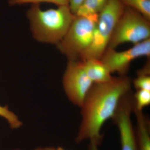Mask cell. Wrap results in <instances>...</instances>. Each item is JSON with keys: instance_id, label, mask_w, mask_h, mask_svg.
<instances>
[{"instance_id": "obj_1", "label": "cell", "mask_w": 150, "mask_h": 150, "mask_svg": "<svg viewBox=\"0 0 150 150\" xmlns=\"http://www.w3.org/2000/svg\"><path fill=\"white\" fill-rule=\"evenodd\" d=\"M131 83L130 78L125 76L93 83L81 108L82 120L75 139L77 143L88 140L101 144L102 127L113 118L123 98L130 93Z\"/></svg>"}, {"instance_id": "obj_2", "label": "cell", "mask_w": 150, "mask_h": 150, "mask_svg": "<svg viewBox=\"0 0 150 150\" xmlns=\"http://www.w3.org/2000/svg\"><path fill=\"white\" fill-rule=\"evenodd\" d=\"M27 15L34 38L56 45L64 37L76 16L69 6L43 10L38 4H32Z\"/></svg>"}, {"instance_id": "obj_3", "label": "cell", "mask_w": 150, "mask_h": 150, "mask_svg": "<svg viewBox=\"0 0 150 150\" xmlns=\"http://www.w3.org/2000/svg\"><path fill=\"white\" fill-rule=\"evenodd\" d=\"M125 7L120 0H108L98 13V20L91 43L82 54L79 60L101 59L108 47L115 25Z\"/></svg>"}, {"instance_id": "obj_4", "label": "cell", "mask_w": 150, "mask_h": 150, "mask_svg": "<svg viewBox=\"0 0 150 150\" xmlns=\"http://www.w3.org/2000/svg\"><path fill=\"white\" fill-rule=\"evenodd\" d=\"M98 18V14L75 16L66 35L56 45L69 60H79L82 54L90 45Z\"/></svg>"}, {"instance_id": "obj_5", "label": "cell", "mask_w": 150, "mask_h": 150, "mask_svg": "<svg viewBox=\"0 0 150 150\" xmlns=\"http://www.w3.org/2000/svg\"><path fill=\"white\" fill-rule=\"evenodd\" d=\"M150 21L139 12L125 6L115 25L108 48L115 49L127 42L135 45L149 39Z\"/></svg>"}, {"instance_id": "obj_6", "label": "cell", "mask_w": 150, "mask_h": 150, "mask_svg": "<svg viewBox=\"0 0 150 150\" xmlns=\"http://www.w3.org/2000/svg\"><path fill=\"white\" fill-rule=\"evenodd\" d=\"M65 93L73 104L81 108L93 83L86 74L80 60H69L63 80Z\"/></svg>"}, {"instance_id": "obj_7", "label": "cell", "mask_w": 150, "mask_h": 150, "mask_svg": "<svg viewBox=\"0 0 150 150\" xmlns=\"http://www.w3.org/2000/svg\"><path fill=\"white\" fill-rule=\"evenodd\" d=\"M150 57V38L135 44L131 48L122 51L107 48L100 60L112 74L118 73L120 76H126L131 62L139 57Z\"/></svg>"}, {"instance_id": "obj_8", "label": "cell", "mask_w": 150, "mask_h": 150, "mask_svg": "<svg viewBox=\"0 0 150 150\" xmlns=\"http://www.w3.org/2000/svg\"><path fill=\"white\" fill-rule=\"evenodd\" d=\"M134 105L133 96L129 93L121 100L112 118L119 131L121 150H138L136 131L131 119Z\"/></svg>"}, {"instance_id": "obj_9", "label": "cell", "mask_w": 150, "mask_h": 150, "mask_svg": "<svg viewBox=\"0 0 150 150\" xmlns=\"http://www.w3.org/2000/svg\"><path fill=\"white\" fill-rule=\"evenodd\" d=\"M81 61L85 72L93 83L106 82L112 79L110 71L100 59H91Z\"/></svg>"}, {"instance_id": "obj_10", "label": "cell", "mask_w": 150, "mask_h": 150, "mask_svg": "<svg viewBox=\"0 0 150 150\" xmlns=\"http://www.w3.org/2000/svg\"><path fill=\"white\" fill-rule=\"evenodd\" d=\"M137 118V137L138 150H150V123L143 111L134 109Z\"/></svg>"}, {"instance_id": "obj_11", "label": "cell", "mask_w": 150, "mask_h": 150, "mask_svg": "<svg viewBox=\"0 0 150 150\" xmlns=\"http://www.w3.org/2000/svg\"><path fill=\"white\" fill-rule=\"evenodd\" d=\"M108 0H85L76 15L85 16L98 14L107 4Z\"/></svg>"}, {"instance_id": "obj_12", "label": "cell", "mask_w": 150, "mask_h": 150, "mask_svg": "<svg viewBox=\"0 0 150 150\" xmlns=\"http://www.w3.org/2000/svg\"><path fill=\"white\" fill-rule=\"evenodd\" d=\"M150 61L142 69L139 70L138 76L133 81V85L137 91L147 90L150 91Z\"/></svg>"}, {"instance_id": "obj_13", "label": "cell", "mask_w": 150, "mask_h": 150, "mask_svg": "<svg viewBox=\"0 0 150 150\" xmlns=\"http://www.w3.org/2000/svg\"><path fill=\"white\" fill-rule=\"evenodd\" d=\"M125 6L134 9L150 20V0H120Z\"/></svg>"}, {"instance_id": "obj_14", "label": "cell", "mask_w": 150, "mask_h": 150, "mask_svg": "<svg viewBox=\"0 0 150 150\" xmlns=\"http://www.w3.org/2000/svg\"><path fill=\"white\" fill-rule=\"evenodd\" d=\"M134 108L139 111H143V109L150 104V91L147 90H137L133 96Z\"/></svg>"}, {"instance_id": "obj_15", "label": "cell", "mask_w": 150, "mask_h": 150, "mask_svg": "<svg viewBox=\"0 0 150 150\" xmlns=\"http://www.w3.org/2000/svg\"><path fill=\"white\" fill-rule=\"evenodd\" d=\"M0 116L8 121L11 129H16L21 126L22 123L18 116L10 110L7 106L0 105Z\"/></svg>"}, {"instance_id": "obj_16", "label": "cell", "mask_w": 150, "mask_h": 150, "mask_svg": "<svg viewBox=\"0 0 150 150\" xmlns=\"http://www.w3.org/2000/svg\"><path fill=\"white\" fill-rule=\"evenodd\" d=\"M47 3L54 4L59 6H69V0H9L11 6L20 5L25 4H38Z\"/></svg>"}, {"instance_id": "obj_17", "label": "cell", "mask_w": 150, "mask_h": 150, "mask_svg": "<svg viewBox=\"0 0 150 150\" xmlns=\"http://www.w3.org/2000/svg\"><path fill=\"white\" fill-rule=\"evenodd\" d=\"M84 1L85 0H69V7L75 15Z\"/></svg>"}, {"instance_id": "obj_18", "label": "cell", "mask_w": 150, "mask_h": 150, "mask_svg": "<svg viewBox=\"0 0 150 150\" xmlns=\"http://www.w3.org/2000/svg\"><path fill=\"white\" fill-rule=\"evenodd\" d=\"M98 146L93 142H90L89 144L88 150H99Z\"/></svg>"}, {"instance_id": "obj_19", "label": "cell", "mask_w": 150, "mask_h": 150, "mask_svg": "<svg viewBox=\"0 0 150 150\" xmlns=\"http://www.w3.org/2000/svg\"><path fill=\"white\" fill-rule=\"evenodd\" d=\"M55 148L48 147H38L34 150H54Z\"/></svg>"}, {"instance_id": "obj_20", "label": "cell", "mask_w": 150, "mask_h": 150, "mask_svg": "<svg viewBox=\"0 0 150 150\" xmlns=\"http://www.w3.org/2000/svg\"><path fill=\"white\" fill-rule=\"evenodd\" d=\"M65 150L64 148L61 147H58V148H55V150Z\"/></svg>"}, {"instance_id": "obj_21", "label": "cell", "mask_w": 150, "mask_h": 150, "mask_svg": "<svg viewBox=\"0 0 150 150\" xmlns=\"http://www.w3.org/2000/svg\"><path fill=\"white\" fill-rule=\"evenodd\" d=\"M18 150V149H17V150Z\"/></svg>"}]
</instances>
